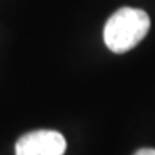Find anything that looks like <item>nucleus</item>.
<instances>
[{
	"instance_id": "f257e3e1",
	"label": "nucleus",
	"mask_w": 155,
	"mask_h": 155,
	"mask_svg": "<svg viewBox=\"0 0 155 155\" xmlns=\"http://www.w3.org/2000/svg\"><path fill=\"white\" fill-rule=\"evenodd\" d=\"M149 29L150 18L144 10L124 6L106 21L103 29V40L109 51L124 54L138 46L149 33Z\"/></svg>"
},
{
	"instance_id": "f03ea898",
	"label": "nucleus",
	"mask_w": 155,
	"mask_h": 155,
	"mask_svg": "<svg viewBox=\"0 0 155 155\" xmlns=\"http://www.w3.org/2000/svg\"><path fill=\"white\" fill-rule=\"evenodd\" d=\"M67 141L59 131L35 130L22 135L15 147L16 155H63Z\"/></svg>"
},
{
	"instance_id": "7ed1b4c3",
	"label": "nucleus",
	"mask_w": 155,
	"mask_h": 155,
	"mask_svg": "<svg viewBox=\"0 0 155 155\" xmlns=\"http://www.w3.org/2000/svg\"><path fill=\"white\" fill-rule=\"evenodd\" d=\"M135 155H155V149H139L138 152H135Z\"/></svg>"
}]
</instances>
